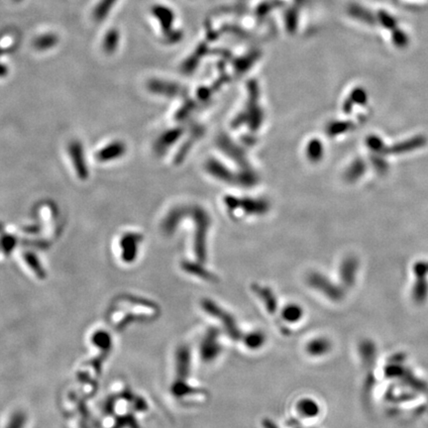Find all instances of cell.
I'll use <instances>...</instances> for the list:
<instances>
[{
  "mask_svg": "<svg viewBox=\"0 0 428 428\" xmlns=\"http://www.w3.org/2000/svg\"><path fill=\"white\" fill-rule=\"evenodd\" d=\"M307 279H308V284L311 287L321 292V294L325 295L327 298L335 301H338L343 298L344 291L342 287L336 285L321 273L313 272L308 276Z\"/></svg>",
  "mask_w": 428,
  "mask_h": 428,
  "instance_id": "cell-1",
  "label": "cell"
},
{
  "mask_svg": "<svg viewBox=\"0 0 428 428\" xmlns=\"http://www.w3.org/2000/svg\"><path fill=\"white\" fill-rule=\"evenodd\" d=\"M416 281L412 289V296L416 303H423L428 296V283L426 276L428 275V262H418L413 267Z\"/></svg>",
  "mask_w": 428,
  "mask_h": 428,
  "instance_id": "cell-2",
  "label": "cell"
},
{
  "mask_svg": "<svg viewBox=\"0 0 428 428\" xmlns=\"http://www.w3.org/2000/svg\"><path fill=\"white\" fill-rule=\"evenodd\" d=\"M222 345L219 341V332L211 330L205 334L200 344V357L205 362L216 360L222 352Z\"/></svg>",
  "mask_w": 428,
  "mask_h": 428,
  "instance_id": "cell-3",
  "label": "cell"
},
{
  "mask_svg": "<svg viewBox=\"0 0 428 428\" xmlns=\"http://www.w3.org/2000/svg\"><path fill=\"white\" fill-rule=\"evenodd\" d=\"M427 143V138L425 136L422 135H418L415 136L413 138H409L405 141H402L400 143L394 144L390 147H387L385 144L383 145V147L381 148V150L379 151V155H390V154H405V153H409V152H413L414 150L420 149L422 147H424Z\"/></svg>",
  "mask_w": 428,
  "mask_h": 428,
  "instance_id": "cell-4",
  "label": "cell"
},
{
  "mask_svg": "<svg viewBox=\"0 0 428 428\" xmlns=\"http://www.w3.org/2000/svg\"><path fill=\"white\" fill-rule=\"evenodd\" d=\"M359 269V261L354 256L345 258L340 266V277L344 286H352L356 281Z\"/></svg>",
  "mask_w": 428,
  "mask_h": 428,
  "instance_id": "cell-5",
  "label": "cell"
},
{
  "mask_svg": "<svg viewBox=\"0 0 428 428\" xmlns=\"http://www.w3.org/2000/svg\"><path fill=\"white\" fill-rule=\"evenodd\" d=\"M332 350V343L326 337H315L310 339L305 345V352L312 358H320L329 354Z\"/></svg>",
  "mask_w": 428,
  "mask_h": 428,
  "instance_id": "cell-6",
  "label": "cell"
},
{
  "mask_svg": "<svg viewBox=\"0 0 428 428\" xmlns=\"http://www.w3.org/2000/svg\"><path fill=\"white\" fill-rule=\"evenodd\" d=\"M154 17L159 21L164 33H169L172 23L174 21V14L171 9L163 5H155L152 9Z\"/></svg>",
  "mask_w": 428,
  "mask_h": 428,
  "instance_id": "cell-7",
  "label": "cell"
},
{
  "mask_svg": "<svg viewBox=\"0 0 428 428\" xmlns=\"http://www.w3.org/2000/svg\"><path fill=\"white\" fill-rule=\"evenodd\" d=\"M295 409L299 415L305 418H314L320 414L319 403L311 397L300 398L296 402Z\"/></svg>",
  "mask_w": 428,
  "mask_h": 428,
  "instance_id": "cell-8",
  "label": "cell"
},
{
  "mask_svg": "<svg viewBox=\"0 0 428 428\" xmlns=\"http://www.w3.org/2000/svg\"><path fill=\"white\" fill-rule=\"evenodd\" d=\"M303 308L298 303L291 302L285 304L280 311L281 319L287 324H295L303 318Z\"/></svg>",
  "mask_w": 428,
  "mask_h": 428,
  "instance_id": "cell-9",
  "label": "cell"
},
{
  "mask_svg": "<svg viewBox=\"0 0 428 428\" xmlns=\"http://www.w3.org/2000/svg\"><path fill=\"white\" fill-rule=\"evenodd\" d=\"M366 170H367L366 161L361 158L355 159L346 168L344 172V178L348 182H354L360 179L364 175Z\"/></svg>",
  "mask_w": 428,
  "mask_h": 428,
  "instance_id": "cell-10",
  "label": "cell"
},
{
  "mask_svg": "<svg viewBox=\"0 0 428 428\" xmlns=\"http://www.w3.org/2000/svg\"><path fill=\"white\" fill-rule=\"evenodd\" d=\"M368 100L367 91L362 87H357L353 89L350 95L346 98L343 104V111L348 114L352 112L354 105H365Z\"/></svg>",
  "mask_w": 428,
  "mask_h": 428,
  "instance_id": "cell-11",
  "label": "cell"
},
{
  "mask_svg": "<svg viewBox=\"0 0 428 428\" xmlns=\"http://www.w3.org/2000/svg\"><path fill=\"white\" fill-rule=\"evenodd\" d=\"M266 343V337L261 331L249 332L244 338L245 346L250 350H259Z\"/></svg>",
  "mask_w": 428,
  "mask_h": 428,
  "instance_id": "cell-12",
  "label": "cell"
},
{
  "mask_svg": "<svg viewBox=\"0 0 428 428\" xmlns=\"http://www.w3.org/2000/svg\"><path fill=\"white\" fill-rule=\"evenodd\" d=\"M355 128V124L351 121H332L327 126V133L330 137L344 134Z\"/></svg>",
  "mask_w": 428,
  "mask_h": 428,
  "instance_id": "cell-13",
  "label": "cell"
},
{
  "mask_svg": "<svg viewBox=\"0 0 428 428\" xmlns=\"http://www.w3.org/2000/svg\"><path fill=\"white\" fill-rule=\"evenodd\" d=\"M116 2L117 0H101L93 11V19L97 22L104 20Z\"/></svg>",
  "mask_w": 428,
  "mask_h": 428,
  "instance_id": "cell-14",
  "label": "cell"
},
{
  "mask_svg": "<svg viewBox=\"0 0 428 428\" xmlns=\"http://www.w3.org/2000/svg\"><path fill=\"white\" fill-rule=\"evenodd\" d=\"M57 43V37L54 34H45L40 37H38L35 42L34 46L36 49L40 51H45L48 49L53 48Z\"/></svg>",
  "mask_w": 428,
  "mask_h": 428,
  "instance_id": "cell-15",
  "label": "cell"
},
{
  "mask_svg": "<svg viewBox=\"0 0 428 428\" xmlns=\"http://www.w3.org/2000/svg\"><path fill=\"white\" fill-rule=\"evenodd\" d=\"M119 39H120V35L117 30L115 29L109 30L104 37V42H103L104 51L106 53H113L117 49V46L119 44Z\"/></svg>",
  "mask_w": 428,
  "mask_h": 428,
  "instance_id": "cell-16",
  "label": "cell"
},
{
  "mask_svg": "<svg viewBox=\"0 0 428 428\" xmlns=\"http://www.w3.org/2000/svg\"><path fill=\"white\" fill-rule=\"evenodd\" d=\"M371 162L374 165V168L375 169V171H377L380 174H384L387 172L388 170V163L387 161L383 159L382 155L374 153L373 156H371Z\"/></svg>",
  "mask_w": 428,
  "mask_h": 428,
  "instance_id": "cell-17",
  "label": "cell"
},
{
  "mask_svg": "<svg viewBox=\"0 0 428 428\" xmlns=\"http://www.w3.org/2000/svg\"><path fill=\"white\" fill-rule=\"evenodd\" d=\"M308 157L312 160H318L322 158L323 156V147L320 141L318 140H313L310 142V144L308 145Z\"/></svg>",
  "mask_w": 428,
  "mask_h": 428,
  "instance_id": "cell-18",
  "label": "cell"
},
{
  "mask_svg": "<svg viewBox=\"0 0 428 428\" xmlns=\"http://www.w3.org/2000/svg\"><path fill=\"white\" fill-rule=\"evenodd\" d=\"M378 19H379V22L381 23V25L383 27L390 29V30L395 29L396 21L394 20L393 17H391V15H389L383 11H380V12H378Z\"/></svg>",
  "mask_w": 428,
  "mask_h": 428,
  "instance_id": "cell-19",
  "label": "cell"
},
{
  "mask_svg": "<svg viewBox=\"0 0 428 428\" xmlns=\"http://www.w3.org/2000/svg\"><path fill=\"white\" fill-rule=\"evenodd\" d=\"M392 42L396 47L404 48L408 43V39L402 31L398 29H394L392 32Z\"/></svg>",
  "mask_w": 428,
  "mask_h": 428,
  "instance_id": "cell-20",
  "label": "cell"
},
{
  "mask_svg": "<svg viewBox=\"0 0 428 428\" xmlns=\"http://www.w3.org/2000/svg\"><path fill=\"white\" fill-rule=\"evenodd\" d=\"M6 73V67L2 64H0V75H4Z\"/></svg>",
  "mask_w": 428,
  "mask_h": 428,
  "instance_id": "cell-21",
  "label": "cell"
}]
</instances>
